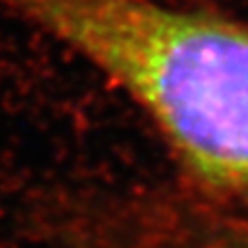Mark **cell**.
<instances>
[{"label": "cell", "instance_id": "6da1fadb", "mask_svg": "<svg viewBox=\"0 0 248 248\" xmlns=\"http://www.w3.org/2000/svg\"><path fill=\"white\" fill-rule=\"evenodd\" d=\"M106 75L205 188L248 201V23L159 0H0Z\"/></svg>", "mask_w": 248, "mask_h": 248}, {"label": "cell", "instance_id": "7a4b0ae2", "mask_svg": "<svg viewBox=\"0 0 248 248\" xmlns=\"http://www.w3.org/2000/svg\"><path fill=\"white\" fill-rule=\"evenodd\" d=\"M145 248H248V223L223 221L215 226L186 228L180 234L155 240Z\"/></svg>", "mask_w": 248, "mask_h": 248}]
</instances>
